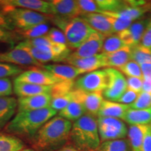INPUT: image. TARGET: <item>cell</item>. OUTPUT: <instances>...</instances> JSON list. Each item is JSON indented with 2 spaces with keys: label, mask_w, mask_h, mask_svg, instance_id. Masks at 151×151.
Wrapping results in <instances>:
<instances>
[{
  "label": "cell",
  "mask_w": 151,
  "mask_h": 151,
  "mask_svg": "<svg viewBox=\"0 0 151 151\" xmlns=\"http://www.w3.org/2000/svg\"><path fill=\"white\" fill-rule=\"evenodd\" d=\"M52 43L57 44L67 45V39L64 33L58 28H51L46 35Z\"/></svg>",
  "instance_id": "obj_40"
},
{
  "label": "cell",
  "mask_w": 151,
  "mask_h": 151,
  "mask_svg": "<svg viewBox=\"0 0 151 151\" xmlns=\"http://www.w3.org/2000/svg\"><path fill=\"white\" fill-rule=\"evenodd\" d=\"M132 60L137 62L139 65L151 63V49L137 45L132 48Z\"/></svg>",
  "instance_id": "obj_32"
},
{
  "label": "cell",
  "mask_w": 151,
  "mask_h": 151,
  "mask_svg": "<svg viewBox=\"0 0 151 151\" xmlns=\"http://www.w3.org/2000/svg\"><path fill=\"white\" fill-rule=\"evenodd\" d=\"M14 86L9 78H0V97H6L11 95Z\"/></svg>",
  "instance_id": "obj_42"
},
{
  "label": "cell",
  "mask_w": 151,
  "mask_h": 151,
  "mask_svg": "<svg viewBox=\"0 0 151 151\" xmlns=\"http://www.w3.org/2000/svg\"><path fill=\"white\" fill-rule=\"evenodd\" d=\"M49 30H50L49 24L46 22V23L37 24L27 29L16 30V31L20 37L25 38L26 39H33L46 36Z\"/></svg>",
  "instance_id": "obj_30"
},
{
  "label": "cell",
  "mask_w": 151,
  "mask_h": 151,
  "mask_svg": "<svg viewBox=\"0 0 151 151\" xmlns=\"http://www.w3.org/2000/svg\"><path fill=\"white\" fill-rule=\"evenodd\" d=\"M107 74V86L103 92L104 98L117 101L127 89V81L124 75L115 68H105Z\"/></svg>",
  "instance_id": "obj_8"
},
{
  "label": "cell",
  "mask_w": 151,
  "mask_h": 151,
  "mask_svg": "<svg viewBox=\"0 0 151 151\" xmlns=\"http://www.w3.org/2000/svg\"><path fill=\"white\" fill-rule=\"evenodd\" d=\"M139 93L140 92H137L133 91V90L127 89L126 91L122 94L121 97L119 98L116 102L125 105H130L132 103L134 102L135 100L137 99Z\"/></svg>",
  "instance_id": "obj_43"
},
{
  "label": "cell",
  "mask_w": 151,
  "mask_h": 151,
  "mask_svg": "<svg viewBox=\"0 0 151 151\" xmlns=\"http://www.w3.org/2000/svg\"><path fill=\"white\" fill-rule=\"evenodd\" d=\"M124 47H126L125 44L122 42V41L116 34V35L113 34L112 35L106 37L103 44L102 50H101V53H111V52L117 51Z\"/></svg>",
  "instance_id": "obj_33"
},
{
  "label": "cell",
  "mask_w": 151,
  "mask_h": 151,
  "mask_svg": "<svg viewBox=\"0 0 151 151\" xmlns=\"http://www.w3.org/2000/svg\"><path fill=\"white\" fill-rule=\"evenodd\" d=\"M1 5V1H0V6Z\"/></svg>",
  "instance_id": "obj_52"
},
{
  "label": "cell",
  "mask_w": 151,
  "mask_h": 151,
  "mask_svg": "<svg viewBox=\"0 0 151 151\" xmlns=\"http://www.w3.org/2000/svg\"><path fill=\"white\" fill-rule=\"evenodd\" d=\"M51 9V16L62 18L80 17L81 12L77 1L73 0H52L48 1Z\"/></svg>",
  "instance_id": "obj_14"
},
{
  "label": "cell",
  "mask_w": 151,
  "mask_h": 151,
  "mask_svg": "<svg viewBox=\"0 0 151 151\" xmlns=\"http://www.w3.org/2000/svg\"><path fill=\"white\" fill-rule=\"evenodd\" d=\"M77 4L81 12V16L89 14H101V9L97 1L94 0H78Z\"/></svg>",
  "instance_id": "obj_37"
},
{
  "label": "cell",
  "mask_w": 151,
  "mask_h": 151,
  "mask_svg": "<svg viewBox=\"0 0 151 151\" xmlns=\"http://www.w3.org/2000/svg\"><path fill=\"white\" fill-rule=\"evenodd\" d=\"M105 39V36L95 31L78 48L71 52L68 58L80 59V58H90L101 53Z\"/></svg>",
  "instance_id": "obj_10"
},
{
  "label": "cell",
  "mask_w": 151,
  "mask_h": 151,
  "mask_svg": "<svg viewBox=\"0 0 151 151\" xmlns=\"http://www.w3.org/2000/svg\"><path fill=\"white\" fill-rule=\"evenodd\" d=\"M22 72V69L18 66L0 62V78L18 76Z\"/></svg>",
  "instance_id": "obj_39"
},
{
  "label": "cell",
  "mask_w": 151,
  "mask_h": 151,
  "mask_svg": "<svg viewBox=\"0 0 151 151\" xmlns=\"http://www.w3.org/2000/svg\"><path fill=\"white\" fill-rule=\"evenodd\" d=\"M101 12H118L125 8V1L96 0Z\"/></svg>",
  "instance_id": "obj_34"
},
{
  "label": "cell",
  "mask_w": 151,
  "mask_h": 151,
  "mask_svg": "<svg viewBox=\"0 0 151 151\" xmlns=\"http://www.w3.org/2000/svg\"><path fill=\"white\" fill-rule=\"evenodd\" d=\"M127 89L133 90L137 92H141L142 90L143 78H135V77H127Z\"/></svg>",
  "instance_id": "obj_44"
},
{
  "label": "cell",
  "mask_w": 151,
  "mask_h": 151,
  "mask_svg": "<svg viewBox=\"0 0 151 151\" xmlns=\"http://www.w3.org/2000/svg\"><path fill=\"white\" fill-rule=\"evenodd\" d=\"M15 81L44 86H52L62 81L46 69L39 68H32L23 71L16 77Z\"/></svg>",
  "instance_id": "obj_11"
},
{
  "label": "cell",
  "mask_w": 151,
  "mask_h": 151,
  "mask_svg": "<svg viewBox=\"0 0 151 151\" xmlns=\"http://www.w3.org/2000/svg\"><path fill=\"white\" fill-rule=\"evenodd\" d=\"M150 124L131 125L128 129L129 143L131 151H141L143 141Z\"/></svg>",
  "instance_id": "obj_26"
},
{
  "label": "cell",
  "mask_w": 151,
  "mask_h": 151,
  "mask_svg": "<svg viewBox=\"0 0 151 151\" xmlns=\"http://www.w3.org/2000/svg\"><path fill=\"white\" fill-rule=\"evenodd\" d=\"M18 35L11 30L0 27V44L1 43H9L13 45L19 39Z\"/></svg>",
  "instance_id": "obj_41"
},
{
  "label": "cell",
  "mask_w": 151,
  "mask_h": 151,
  "mask_svg": "<svg viewBox=\"0 0 151 151\" xmlns=\"http://www.w3.org/2000/svg\"><path fill=\"white\" fill-rule=\"evenodd\" d=\"M129 141L127 139H116L104 141L100 143L97 151H129Z\"/></svg>",
  "instance_id": "obj_31"
},
{
  "label": "cell",
  "mask_w": 151,
  "mask_h": 151,
  "mask_svg": "<svg viewBox=\"0 0 151 151\" xmlns=\"http://www.w3.org/2000/svg\"><path fill=\"white\" fill-rule=\"evenodd\" d=\"M104 55L106 67L118 69L132 60V48L126 46L117 51Z\"/></svg>",
  "instance_id": "obj_23"
},
{
  "label": "cell",
  "mask_w": 151,
  "mask_h": 151,
  "mask_svg": "<svg viewBox=\"0 0 151 151\" xmlns=\"http://www.w3.org/2000/svg\"><path fill=\"white\" fill-rule=\"evenodd\" d=\"M20 151H37V150H35V149L33 148H24Z\"/></svg>",
  "instance_id": "obj_51"
},
{
  "label": "cell",
  "mask_w": 151,
  "mask_h": 151,
  "mask_svg": "<svg viewBox=\"0 0 151 151\" xmlns=\"http://www.w3.org/2000/svg\"><path fill=\"white\" fill-rule=\"evenodd\" d=\"M0 62L12 65H39L41 64L34 59L27 51L16 46L8 51L0 52Z\"/></svg>",
  "instance_id": "obj_15"
},
{
  "label": "cell",
  "mask_w": 151,
  "mask_h": 151,
  "mask_svg": "<svg viewBox=\"0 0 151 151\" xmlns=\"http://www.w3.org/2000/svg\"><path fill=\"white\" fill-rule=\"evenodd\" d=\"M150 20L143 19L132 23L129 27L116 35L126 46L133 48L140 44L141 38Z\"/></svg>",
  "instance_id": "obj_13"
},
{
  "label": "cell",
  "mask_w": 151,
  "mask_h": 151,
  "mask_svg": "<svg viewBox=\"0 0 151 151\" xmlns=\"http://www.w3.org/2000/svg\"><path fill=\"white\" fill-rule=\"evenodd\" d=\"M141 46L151 49V20L146 27L140 42Z\"/></svg>",
  "instance_id": "obj_45"
},
{
  "label": "cell",
  "mask_w": 151,
  "mask_h": 151,
  "mask_svg": "<svg viewBox=\"0 0 151 151\" xmlns=\"http://www.w3.org/2000/svg\"><path fill=\"white\" fill-rule=\"evenodd\" d=\"M97 121L101 143L124 139L127 134V128L120 119L98 117Z\"/></svg>",
  "instance_id": "obj_7"
},
{
  "label": "cell",
  "mask_w": 151,
  "mask_h": 151,
  "mask_svg": "<svg viewBox=\"0 0 151 151\" xmlns=\"http://www.w3.org/2000/svg\"><path fill=\"white\" fill-rule=\"evenodd\" d=\"M50 20L64 33L70 49L78 48L95 32L81 17L67 19L52 16Z\"/></svg>",
  "instance_id": "obj_4"
},
{
  "label": "cell",
  "mask_w": 151,
  "mask_h": 151,
  "mask_svg": "<svg viewBox=\"0 0 151 151\" xmlns=\"http://www.w3.org/2000/svg\"><path fill=\"white\" fill-rule=\"evenodd\" d=\"M51 93H44L27 97H20L17 100L18 111L39 110L50 107Z\"/></svg>",
  "instance_id": "obj_16"
},
{
  "label": "cell",
  "mask_w": 151,
  "mask_h": 151,
  "mask_svg": "<svg viewBox=\"0 0 151 151\" xmlns=\"http://www.w3.org/2000/svg\"><path fill=\"white\" fill-rule=\"evenodd\" d=\"M129 109H130L129 105L122 104L116 101H111L104 99L98 112L97 116L118 118L122 120L124 113Z\"/></svg>",
  "instance_id": "obj_22"
},
{
  "label": "cell",
  "mask_w": 151,
  "mask_h": 151,
  "mask_svg": "<svg viewBox=\"0 0 151 151\" xmlns=\"http://www.w3.org/2000/svg\"><path fill=\"white\" fill-rule=\"evenodd\" d=\"M72 123L60 116H55L39 129L32 139L37 151H55L65 146L69 139Z\"/></svg>",
  "instance_id": "obj_1"
},
{
  "label": "cell",
  "mask_w": 151,
  "mask_h": 151,
  "mask_svg": "<svg viewBox=\"0 0 151 151\" xmlns=\"http://www.w3.org/2000/svg\"><path fill=\"white\" fill-rule=\"evenodd\" d=\"M143 78L151 79V63L141 65Z\"/></svg>",
  "instance_id": "obj_48"
},
{
  "label": "cell",
  "mask_w": 151,
  "mask_h": 151,
  "mask_svg": "<svg viewBox=\"0 0 151 151\" xmlns=\"http://www.w3.org/2000/svg\"><path fill=\"white\" fill-rule=\"evenodd\" d=\"M69 139L80 151H97L101 141L95 117L86 113L72 124Z\"/></svg>",
  "instance_id": "obj_3"
},
{
  "label": "cell",
  "mask_w": 151,
  "mask_h": 151,
  "mask_svg": "<svg viewBox=\"0 0 151 151\" xmlns=\"http://www.w3.org/2000/svg\"><path fill=\"white\" fill-rule=\"evenodd\" d=\"M123 75L127 77H135V78H143L142 71H141V66L133 60H129L125 65L117 69Z\"/></svg>",
  "instance_id": "obj_35"
},
{
  "label": "cell",
  "mask_w": 151,
  "mask_h": 151,
  "mask_svg": "<svg viewBox=\"0 0 151 151\" xmlns=\"http://www.w3.org/2000/svg\"><path fill=\"white\" fill-rule=\"evenodd\" d=\"M141 91L151 94V79L143 78L142 90Z\"/></svg>",
  "instance_id": "obj_49"
},
{
  "label": "cell",
  "mask_w": 151,
  "mask_h": 151,
  "mask_svg": "<svg viewBox=\"0 0 151 151\" xmlns=\"http://www.w3.org/2000/svg\"><path fill=\"white\" fill-rule=\"evenodd\" d=\"M101 14L104 15L108 18L109 22L112 25L113 32L118 33L126 29L132 23V19L122 13L118 12H101Z\"/></svg>",
  "instance_id": "obj_27"
},
{
  "label": "cell",
  "mask_w": 151,
  "mask_h": 151,
  "mask_svg": "<svg viewBox=\"0 0 151 151\" xmlns=\"http://www.w3.org/2000/svg\"><path fill=\"white\" fill-rule=\"evenodd\" d=\"M0 27L6 28L9 30H11V31L13 30V27H11L8 17L4 14L1 6H0Z\"/></svg>",
  "instance_id": "obj_47"
},
{
  "label": "cell",
  "mask_w": 151,
  "mask_h": 151,
  "mask_svg": "<svg viewBox=\"0 0 151 151\" xmlns=\"http://www.w3.org/2000/svg\"><path fill=\"white\" fill-rule=\"evenodd\" d=\"M73 100L82 104L86 113L97 116L101 106L104 101L103 92H86L74 88L72 91Z\"/></svg>",
  "instance_id": "obj_12"
},
{
  "label": "cell",
  "mask_w": 151,
  "mask_h": 151,
  "mask_svg": "<svg viewBox=\"0 0 151 151\" xmlns=\"http://www.w3.org/2000/svg\"><path fill=\"white\" fill-rule=\"evenodd\" d=\"M107 86V74L104 69L83 74L75 81V88L86 92H103Z\"/></svg>",
  "instance_id": "obj_9"
},
{
  "label": "cell",
  "mask_w": 151,
  "mask_h": 151,
  "mask_svg": "<svg viewBox=\"0 0 151 151\" xmlns=\"http://www.w3.org/2000/svg\"><path fill=\"white\" fill-rule=\"evenodd\" d=\"M57 151H80L78 150L76 148H75L73 146H65L62 147L61 149L57 150Z\"/></svg>",
  "instance_id": "obj_50"
},
{
  "label": "cell",
  "mask_w": 151,
  "mask_h": 151,
  "mask_svg": "<svg viewBox=\"0 0 151 151\" xmlns=\"http://www.w3.org/2000/svg\"><path fill=\"white\" fill-rule=\"evenodd\" d=\"M72 91L68 94L52 97L50 107L55 111H56L57 112L58 111L60 112L62 109H65L71 101H73Z\"/></svg>",
  "instance_id": "obj_36"
},
{
  "label": "cell",
  "mask_w": 151,
  "mask_h": 151,
  "mask_svg": "<svg viewBox=\"0 0 151 151\" xmlns=\"http://www.w3.org/2000/svg\"><path fill=\"white\" fill-rule=\"evenodd\" d=\"M16 46L27 51L36 61L40 64L49 62L65 61L71 53V49L67 45L57 43H53L48 46L35 48L21 41Z\"/></svg>",
  "instance_id": "obj_6"
},
{
  "label": "cell",
  "mask_w": 151,
  "mask_h": 151,
  "mask_svg": "<svg viewBox=\"0 0 151 151\" xmlns=\"http://www.w3.org/2000/svg\"><path fill=\"white\" fill-rule=\"evenodd\" d=\"M1 7L8 17L11 27L13 29L16 28V30L27 29L37 24L46 23L48 20L50 19V17H48L47 15L27 9L11 8L8 6L4 5L2 3Z\"/></svg>",
  "instance_id": "obj_5"
},
{
  "label": "cell",
  "mask_w": 151,
  "mask_h": 151,
  "mask_svg": "<svg viewBox=\"0 0 151 151\" xmlns=\"http://www.w3.org/2000/svg\"><path fill=\"white\" fill-rule=\"evenodd\" d=\"M17 100L14 97H0V130L7 125L16 111Z\"/></svg>",
  "instance_id": "obj_24"
},
{
  "label": "cell",
  "mask_w": 151,
  "mask_h": 151,
  "mask_svg": "<svg viewBox=\"0 0 151 151\" xmlns=\"http://www.w3.org/2000/svg\"><path fill=\"white\" fill-rule=\"evenodd\" d=\"M52 86H39L29 83L14 81V92L18 97H27L37 94L44 93H51Z\"/></svg>",
  "instance_id": "obj_21"
},
{
  "label": "cell",
  "mask_w": 151,
  "mask_h": 151,
  "mask_svg": "<svg viewBox=\"0 0 151 151\" xmlns=\"http://www.w3.org/2000/svg\"><path fill=\"white\" fill-rule=\"evenodd\" d=\"M122 120L131 125L149 124L151 123V108L143 110L129 109L124 113Z\"/></svg>",
  "instance_id": "obj_25"
},
{
  "label": "cell",
  "mask_w": 151,
  "mask_h": 151,
  "mask_svg": "<svg viewBox=\"0 0 151 151\" xmlns=\"http://www.w3.org/2000/svg\"><path fill=\"white\" fill-rule=\"evenodd\" d=\"M4 5L11 8H19L36 11L44 15H51V9L48 1L43 0H5Z\"/></svg>",
  "instance_id": "obj_18"
},
{
  "label": "cell",
  "mask_w": 151,
  "mask_h": 151,
  "mask_svg": "<svg viewBox=\"0 0 151 151\" xmlns=\"http://www.w3.org/2000/svg\"><path fill=\"white\" fill-rule=\"evenodd\" d=\"M86 113L82 104L76 100H73L65 109L59 112V116L69 120L76 121Z\"/></svg>",
  "instance_id": "obj_28"
},
{
  "label": "cell",
  "mask_w": 151,
  "mask_h": 151,
  "mask_svg": "<svg viewBox=\"0 0 151 151\" xmlns=\"http://www.w3.org/2000/svg\"><path fill=\"white\" fill-rule=\"evenodd\" d=\"M24 146L21 139L16 136L0 134V151H20Z\"/></svg>",
  "instance_id": "obj_29"
},
{
  "label": "cell",
  "mask_w": 151,
  "mask_h": 151,
  "mask_svg": "<svg viewBox=\"0 0 151 151\" xmlns=\"http://www.w3.org/2000/svg\"><path fill=\"white\" fill-rule=\"evenodd\" d=\"M65 62H67L69 65L78 68L84 74L99 70L101 68L106 67L104 55L103 53H100L90 58H80V59L67 58Z\"/></svg>",
  "instance_id": "obj_17"
},
{
  "label": "cell",
  "mask_w": 151,
  "mask_h": 151,
  "mask_svg": "<svg viewBox=\"0 0 151 151\" xmlns=\"http://www.w3.org/2000/svg\"><path fill=\"white\" fill-rule=\"evenodd\" d=\"M90 27L106 37L114 34L108 18L102 14H89L80 16Z\"/></svg>",
  "instance_id": "obj_19"
},
{
  "label": "cell",
  "mask_w": 151,
  "mask_h": 151,
  "mask_svg": "<svg viewBox=\"0 0 151 151\" xmlns=\"http://www.w3.org/2000/svg\"><path fill=\"white\" fill-rule=\"evenodd\" d=\"M130 109H147L151 108V94L141 91L138 96L137 99L134 103L129 105Z\"/></svg>",
  "instance_id": "obj_38"
},
{
  "label": "cell",
  "mask_w": 151,
  "mask_h": 151,
  "mask_svg": "<svg viewBox=\"0 0 151 151\" xmlns=\"http://www.w3.org/2000/svg\"><path fill=\"white\" fill-rule=\"evenodd\" d=\"M57 111L51 107L35 111H18L6 126L9 134L32 139L39 129L55 116Z\"/></svg>",
  "instance_id": "obj_2"
},
{
  "label": "cell",
  "mask_w": 151,
  "mask_h": 151,
  "mask_svg": "<svg viewBox=\"0 0 151 151\" xmlns=\"http://www.w3.org/2000/svg\"><path fill=\"white\" fill-rule=\"evenodd\" d=\"M42 67L60 81H74L75 78H76L78 76L84 74L78 68L70 65L53 64L43 65Z\"/></svg>",
  "instance_id": "obj_20"
},
{
  "label": "cell",
  "mask_w": 151,
  "mask_h": 151,
  "mask_svg": "<svg viewBox=\"0 0 151 151\" xmlns=\"http://www.w3.org/2000/svg\"><path fill=\"white\" fill-rule=\"evenodd\" d=\"M141 151H151V124L149 126L143 139Z\"/></svg>",
  "instance_id": "obj_46"
}]
</instances>
